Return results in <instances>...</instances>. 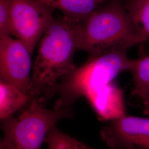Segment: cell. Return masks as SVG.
<instances>
[{"mask_svg": "<svg viewBox=\"0 0 149 149\" xmlns=\"http://www.w3.org/2000/svg\"><path fill=\"white\" fill-rule=\"evenodd\" d=\"M79 22L65 16L54 18L41 38L31 77L34 98L39 101L76 69Z\"/></svg>", "mask_w": 149, "mask_h": 149, "instance_id": "obj_1", "label": "cell"}, {"mask_svg": "<svg viewBox=\"0 0 149 149\" xmlns=\"http://www.w3.org/2000/svg\"><path fill=\"white\" fill-rule=\"evenodd\" d=\"M143 103L145 106L144 112L146 115L149 116V97L145 101L143 102Z\"/></svg>", "mask_w": 149, "mask_h": 149, "instance_id": "obj_15", "label": "cell"}, {"mask_svg": "<svg viewBox=\"0 0 149 149\" xmlns=\"http://www.w3.org/2000/svg\"><path fill=\"white\" fill-rule=\"evenodd\" d=\"M73 117L69 107L44 108L37 98H33L26 110L17 117L1 120L3 137L0 149H40L49 132L60 120Z\"/></svg>", "mask_w": 149, "mask_h": 149, "instance_id": "obj_4", "label": "cell"}, {"mask_svg": "<svg viewBox=\"0 0 149 149\" xmlns=\"http://www.w3.org/2000/svg\"><path fill=\"white\" fill-rule=\"evenodd\" d=\"M134 30L144 42L149 40V0H125Z\"/></svg>", "mask_w": 149, "mask_h": 149, "instance_id": "obj_11", "label": "cell"}, {"mask_svg": "<svg viewBox=\"0 0 149 149\" xmlns=\"http://www.w3.org/2000/svg\"><path fill=\"white\" fill-rule=\"evenodd\" d=\"M98 1V2L100 3V5L101 4V3H104V2H106L107 1H112V0H97Z\"/></svg>", "mask_w": 149, "mask_h": 149, "instance_id": "obj_16", "label": "cell"}, {"mask_svg": "<svg viewBox=\"0 0 149 149\" xmlns=\"http://www.w3.org/2000/svg\"><path fill=\"white\" fill-rule=\"evenodd\" d=\"M32 98L15 86L0 81L1 120L12 117Z\"/></svg>", "mask_w": 149, "mask_h": 149, "instance_id": "obj_10", "label": "cell"}, {"mask_svg": "<svg viewBox=\"0 0 149 149\" xmlns=\"http://www.w3.org/2000/svg\"><path fill=\"white\" fill-rule=\"evenodd\" d=\"M13 36L11 19L6 0H0V36Z\"/></svg>", "mask_w": 149, "mask_h": 149, "instance_id": "obj_14", "label": "cell"}, {"mask_svg": "<svg viewBox=\"0 0 149 149\" xmlns=\"http://www.w3.org/2000/svg\"><path fill=\"white\" fill-rule=\"evenodd\" d=\"M13 36L32 54L38 42L53 21L55 9L38 0H6Z\"/></svg>", "mask_w": 149, "mask_h": 149, "instance_id": "obj_5", "label": "cell"}, {"mask_svg": "<svg viewBox=\"0 0 149 149\" xmlns=\"http://www.w3.org/2000/svg\"><path fill=\"white\" fill-rule=\"evenodd\" d=\"M129 71L134 82L132 95L145 101L149 97V55L133 60Z\"/></svg>", "mask_w": 149, "mask_h": 149, "instance_id": "obj_12", "label": "cell"}, {"mask_svg": "<svg viewBox=\"0 0 149 149\" xmlns=\"http://www.w3.org/2000/svg\"><path fill=\"white\" fill-rule=\"evenodd\" d=\"M101 135L112 149H131L134 146L149 149V118L125 114L111 120L101 130Z\"/></svg>", "mask_w": 149, "mask_h": 149, "instance_id": "obj_7", "label": "cell"}, {"mask_svg": "<svg viewBox=\"0 0 149 149\" xmlns=\"http://www.w3.org/2000/svg\"><path fill=\"white\" fill-rule=\"evenodd\" d=\"M86 98L100 120L111 121L126 114L123 92L114 81L95 91Z\"/></svg>", "mask_w": 149, "mask_h": 149, "instance_id": "obj_8", "label": "cell"}, {"mask_svg": "<svg viewBox=\"0 0 149 149\" xmlns=\"http://www.w3.org/2000/svg\"><path fill=\"white\" fill-rule=\"evenodd\" d=\"M31 54L24 44L11 36H0V79L34 98Z\"/></svg>", "mask_w": 149, "mask_h": 149, "instance_id": "obj_6", "label": "cell"}, {"mask_svg": "<svg viewBox=\"0 0 149 149\" xmlns=\"http://www.w3.org/2000/svg\"><path fill=\"white\" fill-rule=\"evenodd\" d=\"M44 5L63 12L64 16L82 21L100 5L97 0H38Z\"/></svg>", "mask_w": 149, "mask_h": 149, "instance_id": "obj_9", "label": "cell"}, {"mask_svg": "<svg viewBox=\"0 0 149 149\" xmlns=\"http://www.w3.org/2000/svg\"><path fill=\"white\" fill-rule=\"evenodd\" d=\"M45 143L49 149H92L54 127L49 132Z\"/></svg>", "mask_w": 149, "mask_h": 149, "instance_id": "obj_13", "label": "cell"}, {"mask_svg": "<svg viewBox=\"0 0 149 149\" xmlns=\"http://www.w3.org/2000/svg\"><path fill=\"white\" fill-rule=\"evenodd\" d=\"M78 49L93 57L129 48L144 43L134 30L126 7L122 0H112L98 7L79 22L77 29Z\"/></svg>", "mask_w": 149, "mask_h": 149, "instance_id": "obj_2", "label": "cell"}, {"mask_svg": "<svg viewBox=\"0 0 149 149\" xmlns=\"http://www.w3.org/2000/svg\"><path fill=\"white\" fill-rule=\"evenodd\" d=\"M133 59L127 52H115L89 57L85 64L49 91L47 98L58 96L54 108L69 107L77 99L87 97L114 81L118 74L129 71Z\"/></svg>", "mask_w": 149, "mask_h": 149, "instance_id": "obj_3", "label": "cell"}]
</instances>
